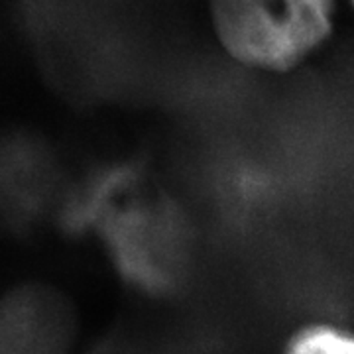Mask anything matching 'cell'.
Wrapping results in <instances>:
<instances>
[{
	"label": "cell",
	"mask_w": 354,
	"mask_h": 354,
	"mask_svg": "<svg viewBox=\"0 0 354 354\" xmlns=\"http://www.w3.org/2000/svg\"><path fill=\"white\" fill-rule=\"evenodd\" d=\"M211 14L232 59L288 71L329 39L335 0H211Z\"/></svg>",
	"instance_id": "cell-1"
},
{
	"label": "cell",
	"mask_w": 354,
	"mask_h": 354,
	"mask_svg": "<svg viewBox=\"0 0 354 354\" xmlns=\"http://www.w3.org/2000/svg\"><path fill=\"white\" fill-rule=\"evenodd\" d=\"M283 354H354L353 335L329 321L307 323L288 339Z\"/></svg>",
	"instance_id": "cell-2"
}]
</instances>
